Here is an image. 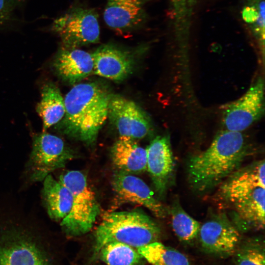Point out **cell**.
<instances>
[{"instance_id":"cell-3","label":"cell","mask_w":265,"mask_h":265,"mask_svg":"<svg viewBox=\"0 0 265 265\" xmlns=\"http://www.w3.org/2000/svg\"><path fill=\"white\" fill-rule=\"evenodd\" d=\"M160 233L158 224L146 214L137 211L106 213L94 234L95 252L105 244L118 242L138 249L157 241Z\"/></svg>"},{"instance_id":"cell-19","label":"cell","mask_w":265,"mask_h":265,"mask_svg":"<svg viewBox=\"0 0 265 265\" xmlns=\"http://www.w3.org/2000/svg\"><path fill=\"white\" fill-rule=\"evenodd\" d=\"M41 99L36 110L43 121V131L58 123L64 115V99L54 84L48 83L42 88Z\"/></svg>"},{"instance_id":"cell-2","label":"cell","mask_w":265,"mask_h":265,"mask_svg":"<svg viewBox=\"0 0 265 265\" xmlns=\"http://www.w3.org/2000/svg\"><path fill=\"white\" fill-rule=\"evenodd\" d=\"M109 98L97 84H76L64 99L62 131L86 143H93L108 117Z\"/></svg>"},{"instance_id":"cell-16","label":"cell","mask_w":265,"mask_h":265,"mask_svg":"<svg viewBox=\"0 0 265 265\" xmlns=\"http://www.w3.org/2000/svg\"><path fill=\"white\" fill-rule=\"evenodd\" d=\"M143 13V0H107L104 19L109 27L122 31L138 25Z\"/></svg>"},{"instance_id":"cell-11","label":"cell","mask_w":265,"mask_h":265,"mask_svg":"<svg viewBox=\"0 0 265 265\" xmlns=\"http://www.w3.org/2000/svg\"><path fill=\"white\" fill-rule=\"evenodd\" d=\"M112 186L122 200L143 206L159 218L166 216V209L154 197L149 187L141 179L119 171L113 176Z\"/></svg>"},{"instance_id":"cell-13","label":"cell","mask_w":265,"mask_h":265,"mask_svg":"<svg viewBox=\"0 0 265 265\" xmlns=\"http://www.w3.org/2000/svg\"><path fill=\"white\" fill-rule=\"evenodd\" d=\"M7 236L0 244V265H52L32 240L18 234Z\"/></svg>"},{"instance_id":"cell-15","label":"cell","mask_w":265,"mask_h":265,"mask_svg":"<svg viewBox=\"0 0 265 265\" xmlns=\"http://www.w3.org/2000/svg\"><path fill=\"white\" fill-rule=\"evenodd\" d=\"M54 67L63 80L74 84L93 72V57L85 51L76 48H64L57 53Z\"/></svg>"},{"instance_id":"cell-5","label":"cell","mask_w":265,"mask_h":265,"mask_svg":"<svg viewBox=\"0 0 265 265\" xmlns=\"http://www.w3.org/2000/svg\"><path fill=\"white\" fill-rule=\"evenodd\" d=\"M59 181L70 190L73 196L71 210L61 220V226L70 235L87 233L93 227L100 212L94 192L80 171H68L59 177Z\"/></svg>"},{"instance_id":"cell-23","label":"cell","mask_w":265,"mask_h":265,"mask_svg":"<svg viewBox=\"0 0 265 265\" xmlns=\"http://www.w3.org/2000/svg\"><path fill=\"white\" fill-rule=\"evenodd\" d=\"M170 212L175 234L182 241L190 242L198 235L201 224L190 216L178 202L172 206Z\"/></svg>"},{"instance_id":"cell-10","label":"cell","mask_w":265,"mask_h":265,"mask_svg":"<svg viewBox=\"0 0 265 265\" xmlns=\"http://www.w3.org/2000/svg\"><path fill=\"white\" fill-rule=\"evenodd\" d=\"M108 117L120 137L140 139L150 129V120L140 107L132 101L120 96H110Z\"/></svg>"},{"instance_id":"cell-18","label":"cell","mask_w":265,"mask_h":265,"mask_svg":"<svg viewBox=\"0 0 265 265\" xmlns=\"http://www.w3.org/2000/svg\"><path fill=\"white\" fill-rule=\"evenodd\" d=\"M43 181L42 197L47 212L51 219L62 220L71 210L73 199L72 192L50 174Z\"/></svg>"},{"instance_id":"cell-22","label":"cell","mask_w":265,"mask_h":265,"mask_svg":"<svg viewBox=\"0 0 265 265\" xmlns=\"http://www.w3.org/2000/svg\"><path fill=\"white\" fill-rule=\"evenodd\" d=\"M99 252L107 265H137L143 258L135 248L118 242L105 244Z\"/></svg>"},{"instance_id":"cell-6","label":"cell","mask_w":265,"mask_h":265,"mask_svg":"<svg viewBox=\"0 0 265 265\" xmlns=\"http://www.w3.org/2000/svg\"><path fill=\"white\" fill-rule=\"evenodd\" d=\"M73 157L61 138L46 132L36 134L26 165L30 181H43L52 172L64 167Z\"/></svg>"},{"instance_id":"cell-4","label":"cell","mask_w":265,"mask_h":265,"mask_svg":"<svg viewBox=\"0 0 265 265\" xmlns=\"http://www.w3.org/2000/svg\"><path fill=\"white\" fill-rule=\"evenodd\" d=\"M222 200L235 212L240 230L262 229L265 225V188L231 176L219 188Z\"/></svg>"},{"instance_id":"cell-24","label":"cell","mask_w":265,"mask_h":265,"mask_svg":"<svg viewBox=\"0 0 265 265\" xmlns=\"http://www.w3.org/2000/svg\"><path fill=\"white\" fill-rule=\"evenodd\" d=\"M197 0H170L175 34L179 40L187 39Z\"/></svg>"},{"instance_id":"cell-20","label":"cell","mask_w":265,"mask_h":265,"mask_svg":"<svg viewBox=\"0 0 265 265\" xmlns=\"http://www.w3.org/2000/svg\"><path fill=\"white\" fill-rule=\"evenodd\" d=\"M137 250L153 265H190L188 258L184 254L157 241Z\"/></svg>"},{"instance_id":"cell-25","label":"cell","mask_w":265,"mask_h":265,"mask_svg":"<svg viewBox=\"0 0 265 265\" xmlns=\"http://www.w3.org/2000/svg\"><path fill=\"white\" fill-rule=\"evenodd\" d=\"M233 255L236 265H265L264 242L252 238L239 244Z\"/></svg>"},{"instance_id":"cell-14","label":"cell","mask_w":265,"mask_h":265,"mask_svg":"<svg viewBox=\"0 0 265 265\" xmlns=\"http://www.w3.org/2000/svg\"><path fill=\"white\" fill-rule=\"evenodd\" d=\"M91 54L95 75L120 81L132 72L133 62L131 55L112 45L101 46Z\"/></svg>"},{"instance_id":"cell-7","label":"cell","mask_w":265,"mask_h":265,"mask_svg":"<svg viewBox=\"0 0 265 265\" xmlns=\"http://www.w3.org/2000/svg\"><path fill=\"white\" fill-rule=\"evenodd\" d=\"M52 28L60 37L65 48L96 43L100 39L97 15L88 8L72 9L55 20Z\"/></svg>"},{"instance_id":"cell-12","label":"cell","mask_w":265,"mask_h":265,"mask_svg":"<svg viewBox=\"0 0 265 265\" xmlns=\"http://www.w3.org/2000/svg\"><path fill=\"white\" fill-rule=\"evenodd\" d=\"M146 150V170L151 177L156 191L162 196L166 192L174 168L170 140L167 136H157Z\"/></svg>"},{"instance_id":"cell-8","label":"cell","mask_w":265,"mask_h":265,"mask_svg":"<svg viewBox=\"0 0 265 265\" xmlns=\"http://www.w3.org/2000/svg\"><path fill=\"white\" fill-rule=\"evenodd\" d=\"M264 90V80L259 78L241 97L221 106L225 130L242 132L263 116Z\"/></svg>"},{"instance_id":"cell-9","label":"cell","mask_w":265,"mask_h":265,"mask_svg":"<svg viewBox=\"0 0 265 265\" xmlns=\"http://www.w3.org/2000/svg\"><path fill=\"white\" fill-rule=\"evenodd\" d=\"M198 235L203 249L219 257L233 255L240 243L238 229L223 215L212 216L205 221Z\"/></svg>"},{"instance_id":"cell-21","label":"cell","mask_w":265,"mask_h":265,"mask_svg":"<svg viewBox=\"0 0 265 265\" xmlns=\"http://www.w3.org/2000/svg\"><path fill=\"white\" fill-rule=\"evenodd\" d=\"M265 1L245 0L242 17L263 54L265 47Z\"/></svg>"},{"instance_id":"cell-1","label":"cell","mask_w":265,"mask_h":265,"mask_svg":"<svg viewBox=\"0 0 265 265\" xmlns=\"http://www.w3.org/2000/svg\"><path fill=\"white\" fill-rule=\"evenodd\" d=\"M250 145L241 132L224 130L209 147L190 158L187 163L190 186L204 192L221 184L240 167L249 155Z\"/></svg>"},{"instance_id":"cell-26","label":"cell","mask_w":265,"mask_h":265,"mask_svg":"<svg viewBox=\"0 0 265 265\" xmlns=\"http://www.w3.org/2000/svg\"><path fill=\"white\" fill-rule=\"evenodd\" d=\"M22 0H0V26L10 19L14 10Z\"/></svg>"},{"instance_id":"cell-17","label":"cell","mask_w":265,"mask_h":265,"mask_svg":"<svg viewBox=\"0 0 265 265\" xmlns=\"http://www.w3.org/2000/svg\"><path fill=\"white\" fill-rule=\"evenodd\" d=\"M111 156L120 171L139 174L146 170V150L131 138L120 136L112 147Z\"/></svg>"}]
</instances>
